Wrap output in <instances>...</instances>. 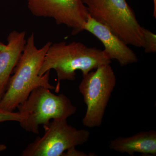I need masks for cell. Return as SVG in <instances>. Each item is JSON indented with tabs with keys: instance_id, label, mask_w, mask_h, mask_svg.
<instances>
[{
	"instance_id": "cell-7",
	"label": "cell",
	"mask_w": 156,
	"mask_h": 156,
	"mask_svg": "<svg viewBox=\"0 0 156 156\" xmlns=\"http://www.w3.org/2000/svg\"><path fill=\"white\" fill-rule=\"evenodd\" d=\"M31 13L37 17H50L57 25L73 29L75 35L83 31L89 13L82 0H27Z\"/></svg>"
},
{
	"instance_id": "cell-15",
	"label": "cell",
	"mask_w": 156,
	"mask_h": 156,
	"mask_svg": "<svg viewBox=\"0 0 156 156\" xmlns=\"http://www.w3.org/2000/svg\"><path fill=\"white\" fill-rule=\"evenodd\" d=\"M7 149V147L4 144H0V153L1 152Z\"/></svg>"
},
{
	"instance_id": "cell-11",
	"label": "cell",
	"mask_w": 156,
	"mask_h": 156,
	"mask_svg": "<svg viewBox=\"0 0 156 156\" xmlns=\"http://www.w3.org/2000/svg\"><path fill=\"white\" fill-rule=\"evenodd\" d=\"M144 38V48L145 53H155L156 52V35L150 30L143 27Z\"/></svg>"
},
{
	"instance_id": "cell-13",
	"label": "cell",
	"mask_w": 156,
	"mask_h": 156,
	"mask_svg": "<svg viewBox=\"0 0 156 156\" xmlns=\"http://www.w3.org/2000/svg\"><path fill=\"white\" fill-rule=\"evenodd\" d=\"M87 154L83 152L76 150L75 147H73L66 151V152L63 154V156H87Z\"/></svg>"
},
{
	"instance_id": "cell-2",
	"label": "cell",
	"mask_w": 156,
	"mask_h": 156,
	"mask_svg": "<svg viewBox=\"0 0 156 156\" xmlns=\"http://www.w3.org/2000/svg\"><path fill=\"white\" fill-rule=\"evenodd\" d=\"M111 63V60L103 50L87 47L81 42L52 43L45 55L39 75L55 70L57 77L55 90L58 93L61 81L75 80L77 70L81 71L84 76L100 66Z\"/></svg>"
},
{
	"instance_id": "cell-1",
	"label": "cell",
	"mask_w": 156,
	"mask_h": 156,
	"mask_svg": "<svg viewBox=\"0 0 156 156\" xmlns=\"http://www.w3.org/2000/svg\"><path fill=\"white\" fill-rule=\"evenodd\" d=\"M52 42L38 49L32 33L26 43L18 63L11 76L5 94L0 101V108L13 112L23 103L36 88L44 87L52 90L55 87L49 83L50 71L39 75L45 55Z\"/></svg>"
},
{
	"instance_id": "cell-12",
	"label": "cell",
	"mask_w": 156,
	"mask_h": 156,
	"mask_svg": "<svg viewBox=\"0 0 156 156\" xmlns=\"http://www.w3.org/2000/svg\"><path fill=\"white\" fill-rule=\"evenodd\" d=\"M26 117L19 112H8L0 108V123L8 121L21 122L25 119Z\"/></svg>"
},
{
	"instance_id": "cell-10",
	"label": "cell",
	"mask_w": 156,
	"mask_h": 156,
	"mask_svg": "<svg viewBox=\"0 0 156 156\" xmlns=\"http://www.w3.org/2000/svg\"><path fill=\"white\" fill-rule=\"evenodd\" d=\"M108 147L120 153L134 156L135 153L144 155H156V131H141L129 136H119L109 144Z\"/></svg>"
},
{
	"instance_id": "cell-14",
	"label": "cell",
	"mask_w": 156,
	"mask_h": 156,
	"mask_svg": "<svg viewBox=\"0 0 156 156\" xmlns=\"http://www.w3.org/2000/svg\"><path fill=\"white\" fill-rule=\"evenodd\" d=\"M154 10L153 16L155 18H156V0H153Z\"/></svg>"
},
{
	"instance_id": "cell-6",
	"label": "cell",
	"mask_w": 156,
	"mask_h": 156,
	"mask_svg": "<svg viewBox=\"0 0 156 156\" xmlns=\"http://www.w3.org/2000/svg\"><path fill=\"white\" fill-rule=\"evenodd\" d=\"M44 134L38 136L23 151L22 156H61L68 150L83 145L90 133L68 125L67 120H53L44 125Z\"/></svg>"
},
{
	"instance_id": "cell-3",
	"label": "cell",
	"mask_w": 156,
	"mask_h": 156,
	"mask_svg": "<svg viewBox=\"0 0 156 156\" xmlns=\"http://www.w3.org/2000/svg\"><path fill=\"white\" fill-rule=\"evenodd\" d=\"M89 15L128 45L144 48L143 27L126 0H82Z\"/></svg>"
},
{
	"instance_id": "cell-4",
	"label": "cell",
	"mask_w": 156,
	"mask_h": 156,
	"mask_svg": "<svg viewBox=\"0 0 156 156\" xmlns=\"http://www.w3.org/2000/svg\"><path fill=\"white\" fill-rule=\"evenodd\" d=\"M18 112L26 117L20 123L26 131L39 133V126L50 120H67L75 114L76 107L64 94L56 95L50 89L39 87L32 91L26 99L17 107Z\"/></svg>"
},
{
	"instance_id": "cell-5",
	"label": "cell",
	"mask_w": 156,
	"mask_h": 156,
	"mask_svg": "<svg viewBox=\"0 0 156 156\" xmlns=\"http://www.w3.org/2000/svg\"><path fill=\"white\" fill-rule=\"evenodd\" d=\"M83 77L79 89L87 109L82 123L87 128L99 127L116 85V77L110 64L100 66Z\"/></svg>"
},
{
	"instance_id": "cell-9",
	"label": "cell",
	"mask_w": 156,
	"mask_h": 156,
	"mask_svg": "<svg viewBox=\"0 0 156 156\" xmlns=\"http://www.w3.org/2000/svg\"><path fill=\"white\" fill-rule=\"evenodd\" d=\"M26 34L24 31L14 30L8 36L7 44L0 42V101L25 47Z\"/></svg>"
},
{
	"instance_id": "cell-8",
	"label": "cell",
	"mask_w": 156,
	"mask_h": 156,
	"mask_svg": "<svg viewBox=\"0 0 156 156\" xmlns=\"http://www.w3.org/2000/svg\"><path fill=\"white\" fill-rule=\"evenodd\" d=\"M95 36L103 44L104 50L108 58L115 59L121 66L138 61L136 54L128 44L116 35L106 26L95 20L89 14L83 28Z\"/></svg>"
}]
</instances>
